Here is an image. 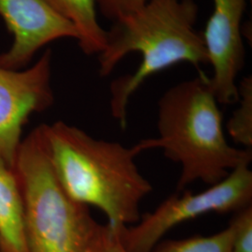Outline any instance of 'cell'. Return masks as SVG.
Returning a JSON list of instances; mask_svg holds the SVG:
<instances>
[{
    "label": "cell",
    "instance_id": "1",
    "mask_svg": "<svg viewBox=\"0 0 252 252\" xmlns=\"http://www.w3.org/2000/svg\"><path fill=\"white\" fill-rule=\"evenodd\" d=\"M199 9L194 0H150L144 7L113 21L98 54L99 75L108 77L126 55L137 53L141 63L135 72L111 82L110 111L126 129L130 98L150 77L180 63H208L201 33L196 31Z\"/></svg>",
    "mask_w": 252,
    "mask_h": 252
},
{
    "label": "cell",
    "instance_id": "2",
    "mask_svg": "<svg viewBox=\"0 0 252 252\" xmlns=\"http://www.w3.org/2000/svg\"><path fill=\"white\" fill-rule=\"evenodd\" d=\"M41 127L54 173L73 200L98 208L115 231L139 221L153 188L135 163L134 146L94 138L63 121Z\"/></svg>",
    "mask_w": 252,
    "mask_h": 252
},
{
    "label": "cell",
    "instance_id": "3",
    "mask_svg": "<svg viewBox=\"0 0 252 252\" xmlns=\"http://www.w3.org/2000/svg\"><path fill=\"white\" fill-rule=\"evenodd\" d=\"M205 73L172 86L158 101V137L134 145L139 154L161 149L181 166L177 191L202 181L214 185L244 162H252V150L234 148L226 139L222 114Z\"/></svg>",
    "mask_w": 252,
    "mask_h": 252
},
{
    "label": "cell",
    "instance_id": "4",
    "mask_svg": "<svg viewBox=\"0 0 252 252\" xmlns=\"http://www.w3.org/2000/svg\"><path fill=\"white\" fill-rule=\"evenodd\" d=\"M24 203L29 252H87L97 223L54 173L41 126L25 137L13 166Z\"/></svg>",
    "mask_w": 252,
    "mask_h": 252
},
{
    "label": "cell",
    "instance_id": "5",
    "mask_svg": "<svg viewBox=\"0 0 252 252\" xmlns=\"http://www.w3.org/2000/svg\"><path fill=\"white\" fill-rule=\"evenodd\" d=\"M250 164L238 165L224 180L198 193L187 190L172 194L138 222L117 231L123 247L127 252H151L167 232L180 223L207 213H235L252 206Z\"/></svg>",
    "mask_w": 252,
    "mask_h": 252
},
{
    "label": "cell",
    "instance_id": "6",
    "mask_svg": "<svg viewBox=\"0 0 252 252\" xmlns=\"http://www.w3.org/2000/svg\"><path fill=\"white\" fill-rule=\"evenodd\" d=\"M52 52L32 66L12 70L0 66V159L13 168L29 117L52 107Z\"/></svg>",
    "mask_w": 252,
    "mask_h": 252
},
{
    "label": "cell",
    "instance_id": "7",
    "mask_svg": "<svg viewBox=\"0 0 252 252\" xmlns=\"http://www.w3.org/2000/svg\"><path fill=\"white\" fill-rule=\"evenodd\" d=\"M248 0H212L213 10L202 34L213 68L209 84L217 101L233 105L238 101L236 79L245 63L244 13Z\"/></svg>",
    "mask_w": 252,
    "mask_h": 252
},
{
    "label": "cell",
    "instance_id": "8",
    "mask_svg": "<svg viewBox=\"0 0 252 252\" xmlns=\"http://www.w3.org/2000/svg\"><path fill=\"white\" fill-rule=\"evenodd\" d=\"M0 17L13 42L0 54V66L12 70L27 68L36 52L61 38L78 39L72 25L59 16L45 0H0Z\"/></svg>",
    "mask_w": 252,
    "mask_h": 252
},
{
    "label": "cell",
    "instance_id": "9",
    "mask_svg": "<svg viewBox=\"0 0 252 252\" xmlns=\"http://www.w3.org/2000/svg\"><path fill=\"white\" fill-rule=\"evenodd\" d=\"M0 248L2 252H29L24 203L18 179L0 159Z\"/></svg>",
    "mask_w": 252,
    "mask_h": 252
},
{
    "label": "cell",
    "instance_id": "10",
    "mask_svg": "<svg viewBox=\"0 0 252 252\" xmlns=\"http://www.w3.org/2000/svg\"><path fill=\"white\" fill-rule=\"evenodd\" d=\"M51 9L72 25L83 54H99L105 48L107 30L97 20L96 0H45Z\"/></svg>",
    "mask_w": 252,
    "mask_h": 252
},
{
    "label": "cell",
    "instance_id": "11",
    "mask_svg": "<svg viewBox=\"0 0 252 252\" xmlns=\"http://www.w3.org/2000/svg\"><path fill=\"white\" fill-rule=\"evenodd\" d=\"M233 230H224L209 236H192L178 240H161L151 252H233Z\"/></svg>",
    "mask_w": 252,
    "mask_h": 252
},
{
    "label": "cell",
    "instance_id": "12",
    "mask_svg": "<svg viewBox=\"0 0 252 252\" xmlns=\"http://www.w3.org/2000/svg\"><path fill=\"white\" fill-rule=\"evenodd\" d=\"M238 108L227 124V133L235 143L248 150L252 146V78L245 77L238 84Z\"/></svg>",
    "mask_w": 252,
    "mask_h": 252
},
{
    "label": "cell",
    "instance_id": "13",
    "mask_svg": "<svg viewBox=\"0 0 252 252\" xmlns=\"http://www.w3.org/2000/svg\"><path fill=\"white\" fill-rule=\"evenodd\" d=\"M229 225L233 230L232 252H252V205L235 212Z\"/></svg>",
    "mask_w": 252,
    "mask_h": 252
},
{
    "label": "cell",
    "instance_id": "14",
    "mask_svg": "<svg viewBox=\"0 0 252 252\" xmlns=\"http://www.w3.org/2000/svg\"><path fill=\"white\" fill-rule=\"evenodd\" d=\"M87 252H127L120 241L117 231L108 223H97Z\"/></svg>",
    "mask_w": 252,
    "mask_h": 252
},
{
    "label": "cell",
    "instance_id": "15",
    "mask_svg": "<svg viewBox=\"0 0 252 252\" xmlns=\"http://www.w3.org/2000/svg\"><path fill=\"white\" fill-rule=\"evenodd\" d=\"M150 0H96L97 8L105 18L112 22L141 9Z\"/></svg>",
    "mask_w": 252,
    "mask_h": 252
},
{
    "label": "cell",
    "instance_id": "16",
    "mask_svg": "<svg viewBox=\"0 0 252 252\" xmlns=\"http://www.w3.org/2000/svg\"><path fill=\"white\" fill-rule=\"evenodd\" d=\"M0 252H2V251H1V248H0Z\"/></svg>",
    "mask_w": 252,
    "mask_h": 252
}]
</instances>
